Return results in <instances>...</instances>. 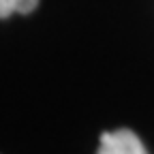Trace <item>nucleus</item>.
Instances as JSON below:
<instances>
[{"label":"nucleus","instance_id":"f257e3e1","mask_svg":"<svg viewBox=\"0 0 154 154\" xmlns=\"http://www.w3.org/2000/svg\"><path fill=\"white\" fill-rule=\"evenodd\" d=\"M96 154H148L141 139L128 128L101 133V143Z\"/></svg>","mask_w":154,"mask_h":154},{"label":"nucleus","instance_id":"f03ea898","mask_svg":"<svg viewBox=\"0 0 154 154\" xmlns=\"http://www.w3.org/2000/svg\"><path fill=\"white\" fill-rule=\"evenodd\" d=\"M38 5V0H0V19H7L13 13H30Z\"/></svg>","mask_w":154,"mask_h":154}]
</instances>
